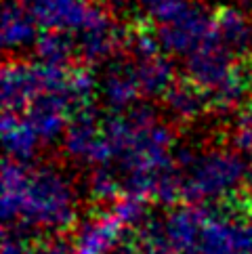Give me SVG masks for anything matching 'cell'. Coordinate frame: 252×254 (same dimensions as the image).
I'll list each match as a JSON object with an SVG mask.
<instances>
[{
    "label": "cell",
    "mask_w": 252,
    "mask_h": 254,
    "mask_svg": "<svg viewBox=\"0 0 252 254\" xmlns=\"http://www.w3.org/2000/svg\"><path fill=\"white\" fill-rule=\"evenodd\" d=\"M248 189L252 191V162H250V166H248Z\"/></svg>",
    "instance_id": "cell-23"
},
{
    "label": "cell",
    "mask_w": 252,
    "mask_h": 254,
    "mask_svg": "<svg viewBox=\"0 0 252 254\" xmlns=\"http://www.w3.org/2000/svg\"><path fill=\"white\" fill-rule=\"evenodd\" d=\"M36 59L49 65H61L67 67L69 61L78 59L76 51V38L74 34L63 32V30H47L38 36V40L34 44Z\"/></svg>",
    "instance_id": "cell-17"
},
{
    "label": "cell",
    "mask_w": 252,
    "mask_h": 254,
    "mask_svg": "<svg viewBox=\"0 0 252 254\" xmlns=\"http://www.w3.org/2000/svg\"><path fill=\"white\" fill-rule=\"evenodd\" d=\"M99 95L112 112H126L143 97L139 78L128 61H112L99 80Z\"/></svg>",
    "instance_id": "cell-13"
},
{
    "label": "cell",
    "mask_w": 252,
    "mask_h": 254,
    "mask_svg": "<svg viewBox=\"0 0 252 254\" xmlns=\"http://www.w3.org/2000/svg\"><path fill=\"white\" fill-rule=\"evenodd\" d=\"M65 156L80 166H101L110 162V145L105 137V124L95 116L93 107L74 114L61 139Z\"/></svg>",
    "instance_id": "cell-8"
},
{
    "label": "cell",
    "mask_w": 252,
    "mask_h": 254,
    "mask_svg": "<svg viewBox=\"0 0 252 254\" xmlns=\"http://www.w3.org/2000/svg\"><path fill=\"white\" fill-rule=\"evenodd\" d=\"M114 254H177V252L162 238L156 221H147L141 229L134 231L130 240H124V244Z\"/></svg>",
    "instance_id": "cell-18"
},
{
    "label": "cell",
    "mask_w": 252,
    "mask_h": 254,
    "mask_svg": "<svg viewBox=\"0 0 252 254\" xmlns=\"http://www.w3.org/2000/svg\"><path fill=\"white\" fill-rule=\"evenodd\" d=\"M76 38V51L78 59L84 61L86 65H99V63H107L120 53L122 47L128 42V32L120 30L110 13L103 6L97 8V13L91 17L82 30L74 34Z\"/></svg>",
    "instance_id": "cell-10"
},
{
    "label": "cell",
    "mask_w": 252,
    "mask_h": 254,
    "mask_svg": "<svg viewBox=\"0 0 252 254\" xmlns=\"http://www.w3.org/2000/svg\"><path fill=\"white\" fill-rule=\"evenodd\" d=\"M162 101H164L166 114L170 116V120L181 122V124L195 122L197 118L210 110L208 95H206L200 86H195L189 78L177 80V82L166 90Z\"/></svg>",
    "instance_id": "cell-15"
},
{
    "label": "cell",
    "mask_w": 252,
    "mask_h": 254,
    "mask_svg": "<svg viewBox=\"0 0 252 254\" xmlns=\"http://www.w3.org/2000/svg\"><path fill=\"white\" fill-rule=\"evenodd\" d=\"M214 28L221 42L233 55L244 59L252 53V17L238 4H223L214 13Z\"/></svg>",
    "instance_id": "cell-14"
},
{
    "label": "cell",
    "mask_w": 252,
    "mask_h": 254,
    "mask_svg": "<svg viewBox=\"0 0 252 254\" xmlns=\"http://www.w3.org/2000/svg\"><path fill=\"white\" fill-rule=\"evenodd\" d=\"M134 2L156 23H162V21H166L168 17H173L179 8H183L189 0H134Z\"/></svg>",
    "instance_id": "cell-21"
},
{
    "label": "cell",
    "mask_w": 252,
    "mask_h": 254,
    "mask_svg": "<svg viewBox=\"0 0 252 254\" xmlns=\"http://www.w3.org/2000/svg\"><path fill=\"white\" fill-rule=\"evenodd\" d=\"M71 71L61 65H49L42 61L8 59L2 65V107L4 112L23 114L36 97L44 90L65 86Z\"/></svg>",
    "instance_id": "cell-4"
},
{
    "label": "cell",
    "mask_w": 252,
    "mask_h": 254,
    "mask_svg": "<svg viewBox=\"0 0 252 254\" xmlns=\"http://www.w3.org/2000/svg\"><path fill=\"white\" fill-rule=\"evenodd\" d=\"M38 17L32 11L28 0H4L0 15V34L6 53L34 49L38 40Z\"/></svg>",
    "instance_id": "cell-12"
},
{
    "label": "cell",
    "mask_w": 252,
    "mask_h": 254,
    "mask_svg": "<svg viewBox=\"0 0 252 254\" xmlns=\"http://www.w3.org/2000/svg\"><path fill=\"white\" fill-rule=\"evenodd\" d=\"M130 229L112 208L82 223L74 240V254H114Z\"/></svg>",
    "instance_id": "cell-11"
},
{
    "label": "cell",
    "mask_w": 252,
    "mask_h": 254,
    "mask_svg": "<svg viewBox=\"0 0 252 254\" xmlns=\"http://www.w3.org/2000/svg\"><path fill=\"white\" fill-rule=\"evenodd\" d=\"M2 254H38L36 242L28 235V231L6 227L2 238Z\"/></svg>",
    "instance_id": "cell-22"
},
{
    "label": "cell",
    "mask_w": 252,
    "mask_h": 254,
    "mask_svg": "<svg viewBox=\"0 0 252 254\" xmlns=\"http://www.w3.org/2000/svg\"><path fill=\"white\" fill-rule=\"evenodd\" d=\"M86 189L95 202H116L120 195H124L122 179L118 170L110 164H101L91 168V175L86 179Z\"/></svg>",
    "instance_id": "cell-19"
},
{
    "label": "cell",
    "mask_w": 252,
    "mask_h": 254,
    "mask_svg": "<svg viewBox=\"0 0 252 254\" xmlns=\"http://www.w3.org/2000/svg\"><path fill=\"white\" fill-rule=\"evenodd\" d=\"M246 242V221L236 214L204 206L187 254H240Z\"/></svg>",
    "instance_id": "cell-9"
},
{
    "label": "cell",
    "mask_w": 252,
    "mask_h": 254,
    "mask_svg": "<svg viewBox=\"0 0 252 254\" xmlns=\"http://www.w3.org/2000/svg\"><path fill=\"white\" fill-rule=\"evenodd\" d=\"M233 145L240 151L252 153V93L238 114L236 126H233Z\"/></svg>",
    "instance_id": "cell-20"
},
{
    "label": "cell",
    "mask_w": 252,
    "mask_h": 254,
    "mask_svg": "<svg viewBox=\"0 0 252 254\" xmlns=\"http://www.w3.org/2000/svg\"><path fill=\"white\" fill-rule=\"evenodd\" d=\"M105 124L107 164L118 170L124 193L173 204L179 199V151L170 124L154 107L114 112Z\"/></svg>",
    "instance_id": "cell-1"
},
{
    "label": "cell",
    "mask_w": 252,
    "mask_h": 254,
    "mask_svg": "<svg viewBox=\"0 0 252 254\" xmlns=\"http://www.w3.org/2000/svg\"><path fill=\"white\" fill-rule=\"evenodd\" d=\"M80 112L76 103L74 90H71V74L65 86L44 90L25 107V120L38 132L42 145H51L63 139L69 120Z\"/></svg>",
    "instance_id": "cell-6"
},
{
    "label": "cell",
    "mask_w": 252,
    "mask_h": 254,
    "mask_svg": "<svg viewBox=\"0 0 252 254\" xmlns=\"http://www.w3.org/2000/svg\"><path fill=\"white\" fill-rule=\"evenodd\" d=\"M183 61H185V78L191 80L195 86H200L208 95L210 101V97L225 86V82L236 74L240 63L244 59L236 57L225 47L217 34V28H214L210 38L200 49H195L191 55H187Z\"/></svg>",
    "instance_id": "cell-7"
},
{
    "label": "cell",
    "mask_w": 252,
    "mask_h": 254,
    "mask_svg": "<svg viewBox=\"0 0 252 254\" xmlns=\"http://www.w3.org/2000/svg\"><path fill=\"white\" fill-rule=\"evenodd\" d=\"M214 32V13H208L204 6L187 2L183 8L158 23V40L168 55L185 59L195 49L212 36Z\"/></svg>",
    "instance_id": "cell-5"
},
{
    "label": "cell",
    "mask_w": 252,
    "mask_h": 254,
    "mask_svg": "<svg viewBox=\"0 0 252 254\" xmlns=\"http://www.w3.org/2000/svg\"><path fill=\"white\" fill-rule=\"evenodd\" d=\"M2 219L6 227L42 235L74 229L80 193L63 168L6 158L2 166Z\"/></svg>",
    "instance_id": "cell-2"
},
{
    "label": "cell",
    "mask_w": 252,
    "mask_h": 254,
    "mask_svg": "<svg viewBox=\"0 0 252 254\" xmlns=\"http://www.w3.org/2000/svg\"><path fill=\"white\" fill-rule=\"evenodd\" d=\"M0 130H2V145H4L6 158L11 160L32 162L38 149L42 147L38 132L32 128V124L25 120L23 114L4 112Z\"/></svg>",
    "instance_id": "cell-16"
},
{
    "label": "cell",
    "mask_w": 252,
    "mask_h": 254,
    "mask_svg": "<svg viewBox=\"0 0 252 254\" xmlns=\"http://www.w3.org/2000/svg\"><path fill=\"white\" fill-rule=\"evenodd\" d=\"M248 166L238 147L179 151V199L200 206L231 204L248 187Z\"/></svg>",
    "instance_id": "cell-3"
}]
</instances>
